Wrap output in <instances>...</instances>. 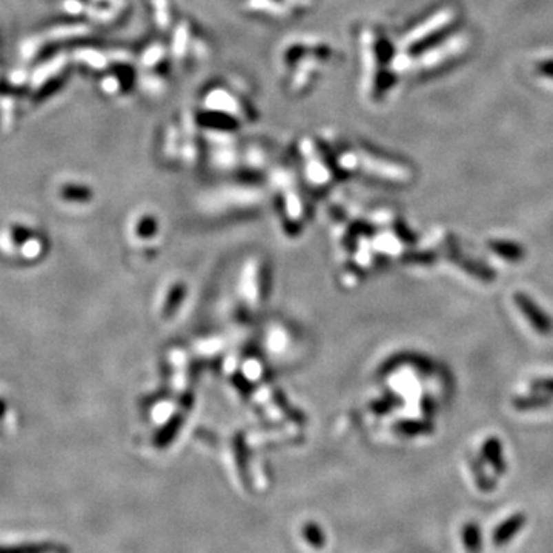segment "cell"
Wrapping results in <instances>:
<instances>
[{"mask_svg":"<svg viewBox=\"0 0 553 553\" xmlns=\"http://www.w3.org/2000/svg\"><path fill=\"white\" fill-rule=\"evenodd\" d=\"M450 258L454 260L459 268H463L466 272H469V274H472L477 278L484 280V282H492V280L495 278L494 269H490L486 264L478 263V262H475V260H470L469 257L463 255L461 251H459L458 248H454V251H452Z\"/></svg>","mask_w":553,"mask_h":553,"instance_id":"4","label":"cell"},{"mask_svg":"<svg viewBox=\"0 0 553 553\" xmlns=\"http://www.w3.org/2000/svg\"><path fill=\"white\" fill-rule=\"evenodd\" d=\"M0 553H70V550L62 544L42 543V544H22L0 547Z\"/></svg>","mask_w":553,"mask_h":553,"instance_id":"7","label":"cell"},{"mask_svg":"<svg viewBox=\"0 0 553 553\" xmlns=\"http://www.w3.org/2000/svg\"><path fill=\"white\" fill-rule=\"evenodd\" d=\"M524 523V518L523 515H515L514 518H510L509 521H505L504 524H501L497 530L495 534V539H497V544H503V543H508V539L518 532V529L521 528Z\"/></svg>","mask_w":553,"mask_h":553,"instance_id":"9","label":"cell"},{"mask_svg":"<svg viewBox=\"0 0 553 553\" xmlns=\"http://www.w3.org/2000/svg\"><path fill=\"white\" fill-rule=\"evenodd\" d=\"M532 389L553 397V378H538L532 383Z\"/></svg>","mask_w":553,"mask_h":553,"instance_id":"10","label":"cell"},{"mask_svg":"<svg viewBox=\"0 0 553 553\" xmlns=\"http://www.w3.org/2000/svg\"><path fill=\"white\" fill-rule=\"evenodd\" d=\"M553 403V397L544 394V392H534L530 395L517 397L514 399V408L517 410H536L545 409Z\"/></svg>","mask_w":553,"mask_h":553,"instance_id":"6","label":"cell"},{"mask_svg":"<svg viewBox=\"0 0 553 553\" xmlns=\"http://www.w3.org/2000/svg\"><path fill=\"white\" fill-rule=\"evenodd\" d=\"M454 19H455L454 11L444 10L441 12H438V14H435L432 19H429L428 22H424L415 31H412L408 39H406V42L409 45V54H417L418 48H423L437 31L444 28V26H448Z\"/></svg>","mask_w":553,"mask_h":553,"instance_id":"1","label":"cell"},{"mask_svg":"<svg viewBox=\"0 0 553 553\" xmlns=\"http://www.w3.org/2000/svg\"><path fill=\"white\" fill-rule=\"evenodd\" d=\"M483 455L488 461L494 466V469L498 474H503L505 470V463L501 455V443L495 437H490L486 439V443L483 446Z\"/></svg>","mask_w":553,"mask_h":553,"instance_id":"8","label":"cell"},{"mask_svg":"<svg viewBox=\"0 0 553 553\" xmlns=\"http://www.w3.org/2000/svg\"><path fill=\"white\" fill-rule=\"evenodd\" d=\"M468 43H469L468 37L458 36L455 39L449 40V42H446L444 46H439V48H437L434 51L424 52V54L417 60V62L412 63V66H415V68H432V66L441 63L443 60L459 54V52L464 51Z\"/></svg>","mask_w":553,"mask_h":553,"instance_id":"3","label":"cell"},{"mask_svg":"<svg viewBox=\"0 0 553 553\" xmlns=\"http://www.w3.org/2000/svg\"><path fill=\"white\" fill-rule=\"evenodd\" d=\"M536 70L538 72H541L544 77L553 79V60H544V62L538 63Z\"/></svg>","mask_w":553,"mask_h":553,"instance_id":"11","label":"cell"},{"mask_svg":"<svg viewBox=\"0 0 553 553\" xmlns=\"http://www.w3.org/2000/svg\"><path fill=\"white\" fill-rule=\"evenodd\" d=\"M488 246L497 255L509 260V262H521L525 255V251L521 244L515 242H508V240H492V242L488 243Z\"/></svg>","mask_w":553,"mask_h":553,"instance_id":"5","label":"cell"},{"mask_svg":"<svg viewBox=\"0 0 553 553\" xmlns=\"http://www.w3.org/2000/svg\"><path fill=\"white\" fill-rule=\"evenodd\" d=\"M514 302L518 309L523 312V315L528 318V322L534 326V329L541 335H550L553 331L552 318L539 308V306L524 292H517L514 294Z\"/></svg>","mask_w":553,"mask_h":553,"instance_id":"2","label":"cell"}]
</instances>
